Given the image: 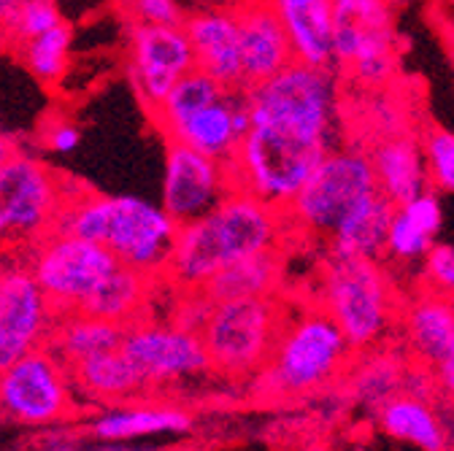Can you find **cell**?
Wrapping results in <instances>:
<instances>
[{
    "instance_id": "7dc6e473",
    "label": "cell",
    "mask_w": 454,
    "mask_h": 451,
    "mask_svg": "<svg viewBox=\"0 0 454 451\" xmlns=\"http://www.w3.org/2000/svg\"><path fill=\"white\" fill-rule=\"evenodd\" d=\"M174 451H200V448H195V446H182V448H174Z\"/></svg>"
},
{
    "instance_id": "4dcf8cb0",
    "label": "cell",
    "mask_w": 454,
    "mask_h": 451,
    "mask_svg": "<svg viewBox=\"0 0 454 451\" xmlns=\"http://www.w3.org/2000/svg\"><path fill=\"white\" fill-rule=\"evenodd\" d=\"M403 373H406V365L397 360L395 354H389V352L371 354L360 365V370L355 373L352 394L360 403H365V406L379 411L384 403H389L395 398V394H401Z\"/></svg>"
},
{
    "instance_id": "d6986e66",
    "label": "cell",
    "mask_w": 454,
    "mask_h": 451,
    "mask_svg": "<svg viewBox=\"0 0 454 451\" xmlns=\"http://www.w3.org/2000/svg\"><path fill=\"white\" fill-rule=\"evenodd\" d=\"M249 133V100L247 92L224 89L219 100L200 108L168 133V141H179L214 159L231 162Z\"/></svg>"
},
{
    "instance_id": "c3c4849f",
    "label": "cell",
    "mask_w": 454,
    "mask_h": 451,
    "mask_svg": "<svg viewBox=\"0 0 454 451\" xmlns=\"http://www.w3.org/2000/svg\"><path fill=\"white\" fill-rule=\"evenodd\" d=\"M451 66H454V43H451Z\"/></svg>"
},
{
    "instance_id": "bcb514c9",
    "label": "cell",
    "mask_w": 454,
    "mask_h": 451,
    "mask_svg": "<svg viewBox=\"0 0 454 451\" xmlns=\"http://www.w3.org/2000/svg\"><path fill=\"white\" fill-rule=\"evenodd\" d=\"M449 451H454V424H451V430H449Z\"/></svg>"
},
{
    "instance_id": "8992f818",
    "label": "cell",
    "mask_w": 454,
    "mask_h": 451,
    "mask_svg": "<svg viewBox=\"0 0 454 451\" xmlns=\"http://www.w3.org/2000/svg\"><path fill=\"white\" fill-rule=\"evenodd\" d=\"M319 295L322 308L344 330L355 352L376 346L392 324V284L379 260L330 252Z\"/></svg>"
},
{
    "instance_id": "e575fe53",
    "label": "cell",
    "mask_w": 454,
    "mask_h": 451,
    "mask_svg": "<svg viewBox=\"0 0 454 451\" xmlns=\"http://www.w3.org/2000/svg\"><path fill=\"white\" fill-rule=\"evenodd\" d=\"M430 249H433V238L422 233L417 224L397 208L389 224V236H387V254L401 262H417V260H425Z\"/></svg>"
},
{
    "instance_id": "d4e9b609",
    "label": "cell",
    "mask_w": 454,
    "mask_h": 451,
    "mask_svg": "<svg viewBox=\"0 0 454 451\" xmlns=\"http://www.w3.org/2000/svg\"><path fill=\"white\" fill-rule=\"evenodd\" d=\"M397 206L381 192L363 200L330 236V252L347 257L381 260L387 254V236Z\"/></svg>"
},
{
    "instance_id": "f546056e",
    "label": "cell",
    "mask_w": 454,
    "mask_h": 451,
    "mask_svg": "<svg viewBox=\"0 0 454 451\" xmlns=\"http://www.w3.org/2000/svg\"><path fill=\"white\" fill-rule=\"evenodd\" d=\"M222 95H224V87L216 79H211L208 74H203L200 68H195L152 111V120L168 136L176 125H182L184 120H190L192 114H198L200 108L211 105Z\"/></svg>"
},
{
    "instance_id": "603a6c76",
    "label": "cell",
    "mask_w": 454,
    "mask_h": 451,
    "mask_svg": "<svg viewBox=\"0 0 454 451\" xmlns=\"http://www.w3.org/2000/svg\"><path fill=\"white\" fill-rule=\"evenodd\" d=\"M122 341H125V324L108 322L84 311H71L57 316L46 346L57 357H63L68 365H76L95 354L122 349Z\"/></svg>"
},
{
    "instance_id": "836d02e7",
    "label": "cell",
    "mask_w": 454,
    "mask_h": 451,
    "mask_svg": "<svg viewBox=\"0 0 454 451\" xmlns=\"http://www.w3.org/2000/svg\"><path fill=\"white\" fill-rule=\"evenodd\" d=\"M430 184L454 195V133L446 128H430L422 138Z\"/></svg>"
},
{
    "instance_id": "f35d334b",
    "label": "cell",
    "mask_w": 454,
    "mask_h": 451,
    "mask_svg": "<svg viewBox=\"0 0 454 451\" xmlns=\"http://www.w3.org/2000/svg\"><path fill=\"white\" fill-rule=\"evenodd\" d=\"M438 392H441V384H438V373L433 370V365H427V362H417L411 368L406 365L401 394H409V398L430 403Z\"/></svg>"
},
{
    "instance_id": "7bdbcfd3",
    "label": "cell",
    "mask_w": 454,
    "mask_h": 451,
    "mask_svg": "<svg viewBox=\"0 0 454 451\" xmlns=\"http://www.w3.org/2000/svg\"><path fill=\"white\" fill-rule=\"evenodd\" d=\"M33 0H0V30H6V25L27 6Z\"/></svg>"
},
{
    "instance_id": "2e32d148",
    "label": "cell",
    "mask_w": 454,
    "mask_h": 451,
    "mask_svg": "<svg viewBox=\"0 0 454 451\" xmlns=\"http://www.w3.org/2000/svg\"><path fill=\"white\" fill-rule=\"evenodd\" d=\"M130 79L141 103L154 111L187 74L198 68L184 25L130 27Z\"/></svg>"
},
{
    "instance_id": "ab89813d",
    "label": "cell",
    "mask_w": 454,
    "mask_h": 451,
    "mask_svg": "<svg viewBox=\"0 0 454 451\" xmlns=\"http://www.w3.org/2000/svg\"><path fill=\"white\" fill-rule=\"evenodd\" d=\"M214 300L203 292V290H192L184 295L182 306H179V314H176V324L184 327V330H192V332H203L206 322L211 319L214 314Z\"/></svg>"
},
{
    "instance_id": "30bf717a",
    "label": "cell",
    "mask_w": 454,
    "mask_h": 451,
    "mask_svg": "<svg viewBox=\"0 0 454 451\" xmlns=\"http://www.w3.org/2000/svg\"><path fill=\"white\" fill-rule=\"evenodd\" d=\"M38 287L54 306L57 316L82 311L87 298L122 262L103 244L54 230L27 252H22Z\"/></svg>"
},
{
    "instance_id": "f6af8a7d",
    "label": "cell",
    "mask_w": 454,
    "mask_h": 451,
    "mask_svg": "<svg viewBox=\"0 0 454 451\" xmlns=\"http://www.w3.org/2000/svg\"><path fill=\"white\" fill-rule=\"evenodd\" d=\"M12 152H14V149H12V141H9V136L4 133V128H0V162H4Z\"/></svg>"
},
{
    "instance_id": "83f0119b",
    "label": "cell",
    "mask_w": 454,
    "mask_h": 451,
    "mask_svg": "<svg viewBox=\"0 0 454 451\" xmlns=\"http://www.w3.org/2000/svg\"><path fill=\"white\" fill-rule=\"evenodd\" d=\"M376 414L387 435L414 443L422 451H449V430L430 403L409 394H395Z\"/></svg>"
},
{
    "instance_id": "484cf974",
    "label": "cell",
    "mask_w": 454,
    "mask_h": 451,
    "mask_svg": "<svg viewBox=\"0 0 454 451\" xmlns=\"http://www.w3.org/2000/svg\"><path fill=\"white\" fill-rule=\"evenodd\" d=\"M71 373L76 389L84 398L98 403H125L146 386L141 373L133 368L122 349L82 360L71 365Z\"/></svg>"
},
{
    "instance_id": "277c9868",
    "label": "cell",
    "mask_w": 454,
    "mask_h": 451,
    "mask_svg": "<svg viewBox=\"0 0 454 451\" xmlns=\"http://www.w3.org/2000/svg\"><path fill=\"white\" fill-rule=\"evenodd\" d=\"M352 344L338 322L319 306L284 319L268 365L257 373V389L273 398H301L333 384L352 362Z\"/></svg>"
},
{
    "instance_id": "d6a6232c",
    "label": "cell",
    "mask_w": 454,
    "mask_h": 451,
    "mask_svg": "<svg viewBox=\"0 0 454 451\" xmlns=\"http://www.w3.org/2000/svg\"><path fill=\"white\" fill-rule=\"evenodd\" d=\"M57 25H63V14L54 0H33L6 25V30H0V41L25 46L27 41L49 33Z\"/></svg>"
},
{
    "instance_id": "7a4b0ae2",
    "label": "cell",
    "mask_w": 454,
    "mask_h": 451,
    "mask_svg": "<svg viewBox=\"0 0 454 451\" xmlns=\"http://www.w3.org/2000/svg\"><path fill=\"white\" fill-rule=\"evenodd\" d=\"M57 230L103 244L122 265L160 276L174 252L179 222L136 195L71 192Z\"/></svg>"
},
{
    "instance_id": "6da1fadb",
    "label": "cell",
    "mask_w": 454,
    "mask_h": 451,
    "mask_svg": "<svg viewBox=\"0 0 454 451\" xmlns=\"http://www.w3.org/2000/svg\"><path fill=\"white\" fill-rule=\"evenodd\" d=\"M287 211L233 190L206 216L179 224L165 276L184 292L203 290L227 265L239 260L276 252L281 244Z\"/></svg>"
},
{
    "instance_id": "ba28073f",
    "label": "cell",
    "mask_w": 454,
    "mask_h": 451,
    "mask_svg": "<svg viewBox=\"0 0 454 451\" xmlns=\"http://www.w3.org/2000/svg\"><path fill=\"white\" fill-rule=\"evenodd\" d=\"M397 30L387 0H333V63L379 89L397 74Z\"/></svg>"
},
{
    "instance_id": "b9f144b4",
    "label": "cell",
    "mask_w": 454,
    "mask_h": 451,
    "mask_svg": "<svg viewBox=\"0 0 454 451\" xmlns=\"http://www.w3.org/2000/svg\"><path fill=\"white\" fill-rule=\"evenodd\" d=\"M435 373H438V384H441V392L446 398L454 403V357L449 354L441 365H435Z\"/></svg>"
},
{
    "instance_id": "60d3db41",
    "label": "cell",
    "mask_w": 454,
    "mask_h": 451,
    "mask_svg": "<svg viewBox=\"0 0 454 451\" xmlns=\"http://www.w3.org/2000/svg\"><path fill=\"white\" fill-rule=\"evenodd\" d=\"M82 144V130L68 120H54L43 128V146L54 154H71Z\"/></svg>"
},
{
    "instance_id": "7c38bea8",
    "label": "cell",
    "mask_w": 454,
    "mask_h": 451,
    "mask_svg": "<svg viewBox=\"0 0 454 451\" xmlns=\"http://www.w3.org/2000/svg\"><path fill=\"white\" fill-rule=\"evenodd\" d=\"M249 117L295 122L335 136L338 87L330 68L293 63L276 76L247 89Z\"/></svg>"
},
{
    "instance_id": "5bb4252c",
    "label": "cell",
    "mask_w": 454,
    "mask_h": 451,
    "mask_svg": "<svg viewBox=\"0 0 454 451\" xmlns=\"http://www.w3.org/2000/svg\"><path fill=\"white\" fill-rule=\"evenodd\" d=\"M122 352L146 386L174 384L214 370L203 335L179 324L133 322L125 327Z\"/></svg>"
},
{
    "instance_id": "5b68a950",
    "label": "cell",
    "mask_w": 454,
    "mask_h": 451,
    "mask_svg": "<svg viewBox=\"0 0 454 451\" xmlns=\"http://www.w3.org/2000/svg\"><path fill=\"white\" fill-rule=\"evenodd\" d=\"M71 192L46 162L12 152L0 162V252H27L60 224Z\"/></svg>"
},
{
    "instance_id": "4316f807",
    "label": "cell",
    "mask_w": 454,
    "mask_h": 451,
    "mask_svg": "<svg viewBox=\"0 0 454 451\" xmlns=\"http://www.w3.org/2000/svg\"><path fill=\"white\" fill-rule=\"evenodd\" d=\"M278 284H281V257L276 249L222 268L203 287V292L214 303H227V300H247V298H273Z\"/></svg>"
},
{
    "instance_id": "e0dca14e",
    "label": "cell",
    "mask_w": 454,
    "mask_h": 451,
    "mask_svg": "<svg viewBox=\"0 0 454 451\" xmlns=\"http://www.w3.org/2000/svg\"><path fill=\"white\" fill-rule=\"evenodd\" d=\"M195 63L203 74L216 79L224 89H241L244 60H241V35L239 17L233 6H206L184 19Z\"/></svg>"
},
{
    "instance_id": "ac0fdd59",
    "label": "cell",
    "mask_w": 454,
    "mask_h": 451,
    "mask_svg": "<svg viewBox=\"0 0 454 451\" xmlns=\"http://www.w3.org/2000/svg\"><path fill=\"white\" fill-rule=\"evenodd\" d=\"M233 9L239 17L247 87H254L295 63L290 35L268 0H239Z\"/></svg>"
},
{
    "instance_id": "9a60e30c",
    "label": "cell",
    "mask_w": 454,
    "mask_h": 451,
    "mask_svg": "<svg viewBox=\"0 0 454 451\" xmlns=\"http://www.w3.org/2000/svg\"><path fill=\"white\" fill-rule=\"evenodd\" d=\"M233 190L231 162L214 159L179 141H168L160 206L179 224L206 216Z\"/></svg>"
},
{
    "instance_id": "44dd1931",
    "label": "cell",
    "mask_w": 454,
    "mask_h": 451,
    "mask_svg": "<svg viewBox=\"0 0 454 451\" xmlns=\"http://www.w3.org/2000/svg\"><path fill=\"white\" fill-rule=\"evenodd\" d=\"M87 430L103 443H130L165 432H190L192 416L182 406L170 403H117L100 411Z\"/></svg>"
},
{
    "instance_id": "4fadbf2b",
    "label": "cell",
    "mask_w": 454,
    "mask_h": 451,
    "mask_svg": "<svg viewBox=\"0 0 454 451\" xmlns=\"http://www.w3.org/2000/svg\"><path fill=\"white\" fill-rule=\"evenodd\" d=\"M57 311L20 252L0 260V373L27 352L46 346Z\"/></svg>"
},
{
    "instance_id": "3957f363",
    "label": "cell",
    "mask_w": 454,
    "mask_h": 451,
    "mask_svg": "<svg viewBox=\"0 0 454 451\" xmlns=\"http://www.w3.org/2000/svg\"><path fill=\"white\" fill-rule=\"evenodd\" d=\"M333 144L335 136L322 130L284 120L249 117V133L231 159L233 184L273 208L287 211L322 159L335 149Z\"/></svg>"
},
{
    "instance_id": "52a82bcc",
    "label": "cell",
    "mask_w": 454,
    "mask_h": 451,
    "mask_svg": "<svg viewBox=\"0 0 454 451\" xmlns=\"http://www.w3.org/2000/svg\"><path fill=\"white\" fill-rule=\"evenodd\" d=\"M281 324L284 314L276 298L216 303L200 332L211 368L231 378L260 373L273 354Z\"/></svg>"
},
{
    "instance_id": "1f68e13d",
    "label": "cell",
    "mask_w": 454,
    "mask_h": 451,
    "mask_svg": "<svg viewBox=\"0 0 454 451\" xmlns=\"http://www.w3.org/2000/svg\"><path fill=\"white\" fill-rule=\"evenodd\" d=\"M71 41H74V35L66 22L51 27L49 33H43L33 41H27L22 46V60H25L27 71L46 84L60 82L68 71Z\"/></svg>"
},
{
    "instance_id": "681fc988",
    "label": "cell",
    "mask_w": 454,
    "mask_h": 451,
    "mask_svg": "<svg viewBox=\"0 0 454 451\" xmlns=\"http://www.w3.org/2000/svg\"><path fill=\"white\" fill-rule=\"evenodd\" d=\"M451 357H454V341H451Z\"/></svg>"
},
{
    "instance_id": "74e56055",
    "label": "cell",
    "mask_w": 454,
    "mask_h": 451,
    "mask_svg": "<svg viewBox=\"0 0 454 451\" xmlns=\"http://www.w3.org/2000/svg\"><path fill=\"white\" fill-rule=\"evenodd\" d=\"M401 211L417 224L422 233H427L430 238H435V233L441 230V222H443V211H441V200L427 190L419 198L409 200L406 206H401Z\"/></svg>"
},
{
    "instance_id": "7402d4cb",
    "label": "cell",
    "mask_w": 454,
    "mask_h": 451,
    "mask_svg": "<svg viewBox=\"0 0 454 451\" xmlns=\"http://www.w3.org/2000/svg\"><path fill=\"white\" fill-rule=\"evenodd\" d=\"M290 35L295 60L333 66V0H268Z\"/></svg>"
},
{
    "instance_id": "9c48e42d",
    "label": "cell",
    "mask_w": 454,
    "mask_h": 451,
    "mask_svg": "<svg viewBox=\"0 0 454 451\" xmlns=\"http://www.w3.org/2000/svg\"><path fill=\"white\" fill-rule=\"evenodd\" d=\"M379 192L376 167L368 152L333 149L287 208V219L306 233L333 236L363 200Z\"/></svg>"
},
{
    "instance_id": "8d00e7d4",
    "label": "cell",
    "mask_w": 454,
    "mask_h": 451,
    "mask_svg": "<svg viewBox=\"0 0 454 451\" xmlns=\"http://www.w3.org/2000/svg\"><path fill=\"white\" fill-rule=\"evenodd\" d=\"M133 22L141 25H184L182 0H125Z\"/></svg>"
},
{
    "instance_id": "8fae6325",
    "label": "cell",
    "mask_w": 454,
    "mask_h": 451,
    "mask_svg": "<svg viewBox=\"0 0 454 451\" xmlns=\"http://www.w3.org/2000/svg\"><path fill=\"white\" fill-rule=\"evenodd\" d=\"M71 365L49 346H38L0 373V416L43 427L63 422L74 408Z\"/></svg>"
},
{
    "instance_id": "ee69618b",
    "label": "cell",
    "mask_w": 454,
    "mask_h": 451,
    "mask_svg": "<svg viewBox=\"0 0 454 451\" xmlns=\"http://www.w3.org/2000/svg\"><path fill=\"white\" fill-rule=\"evenodd\" d=\"M441 25H446L449 27V33H451V43H454V0H449L446 4V14H443V22Z\"/></svg>"
},
{
    "instance_id": "cb8c5ba5",
    "label": "cell",
    "mask_w": 454,
    "mask_h": 451,
    "mask_svg": "<svg viewBox=\"0 0 454 451\" xmlns=\"http://www.w3.org/2000/svg\"><path fill=\"white\" fill-rule=\"evenodd\" d=\"M409 346L419 362L441 365L451 354L454 341V300L438 292H425L406 311Z\"/></svg>"
},
{
    "instance_id": "d590c367",
    "label": "cell",
    "mask_w": 454,
    "mask_h": 451,
    "mask_svg": "<svg viewBox=\"0 0 454 451\" xmlns=\"http://www.w3.org/2000/svg\"><path fill=\"white\" fill-rule=\"evenodd\" d=\"M425 262V278L430 292H438L443 298L454 300V246L449 244H433Z\"/></svg>"
},
{
    "instance_id": "f1b7e54d",
    "label": "cell",
    "mask_w": 454,
    "mask_h": 451,
    "mask_svg": "<svg viewBox=\"0 0 454 451\" xmlns=\"http://www.w3.org/2000/svg\"><path fill=\"white\" fill-rule=\"evenodd\" d=\"M152 281H154V276H149L144 270H136L130 265H120L87 298V303L82 306V311L128 327V324L136 322L138 311L144 308V303L149 298Z\"/></svg>"
},
{
    "instance_id": "ffe728a7",
    "label": "cell",
    "mask_w": 454,
    "mask_h": 451,
    "mask_svg": "<svg viewBox=\"0 0 454 451\" xmlns=\"http://www.w3.org/2000/svg\"><path fill=\"white\" fill-rule=\"evenodd\" d=\"M368 154L376 167L381 195L397 208L430 190V174H427L422 138L411 133L379 138Z\"/></svg>"
}]
</instances>
